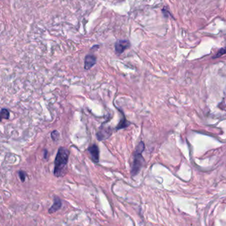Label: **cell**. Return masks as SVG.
<instances>
[{"label":"cell","mask_w":226,"mask_h":226,"mask_svg":"<svg viewBox=\"0 0 226 226\" xmlns=\"http://www.w3.org/2000/svg\"><path fill=\"white\" fill-rule=\"evenodd\" d=\"M69 155L70 152L67 148L60 147L59 149L55 160V168L53 171L56 177H62L65 174Z\"/></svg>","instance_id":"1"},{"label":"cell","mask_w":226,"mask_h":226,"mask_svg":"<svg viewBox=\"0 0 226 226\" xmlns=\"http://www.w3.org/2000/svg\"><path fill=\"white\" fill-rule=\"evenodd\" d=\"M144 149H145V144L143 141H141L133 153V162L131 172L132 176H136L143 166L144 159L142 156V153Z\"/></svg>","instance_id":"2"},{"label":"cell","mask_w":226,"mask_h":226,"mask_svg":"<svg viewBox=\"0 0 226 226\" xmlns=\"http://www.w3.org/2000/svg\"><path fill=\"white\" fill-rule=\"evenodd\" d=\"M88 151L89 152V154L90 155V158L92 160V161L95 163H99L100 161V150L98 145L96 144H93V145H90Z\"/></svg>","instance_id":"3"},{"label":"cell","mask_w":226,"mask_h":226,"mask_svg":"<svg viewBox=\"0 0 226 226\" xmlns=\"http://www.w3.org/2000/svg\"><path fill=\"white\" fill-rule=\"evenodd\" d=\"M130 47V43L128 40H117L116 44H115V48H116V52L118 55L121 54L124 52L126 49Z\"/></svg>","instance_id":"4"},{"label":"cell","mask_w":226,"mask_h":226,"mask_svg":"<svg viewBox=\"0 0 226 226\" xmlns=\"http://www.w3.org/2000/svg\"><path fill=\"white\" fill-rule=\"evenodd\" d=\"M53 201H54V203H53L52 206L48 209V213H55L58 210H59V209L62 207V205H63L60 198L58 196H55Z\"/></svg>","instance_id":"5"},{"label":"cell","mask_w":226,"mask_h":226,"mask_svg":"<svg viewBox=\"0 0 226 226\" xmlns=\"http://www.w3.org/2000/svg\"><path fill=\"white\" fill-rule=\"evenodd\" d=\"M96 63V58L95 56L88 55L85 57L84 60V68L86 70H89Z\"/></svg>","instance_id":"6"},{"label":"cell","mask_w":226,"mask_h":226,"mask_svg":"<svg viewBox=\"0 0 226 226\" xmlns=\"http://www.w3.org/2000/svg\"><path fill=\"white\" fill-rule=\"evenodd\" d=\"M129 124H130V123L126 120L125 117L124 116V114H123V118H121L120 121L119 122L118 125L116 127V129L118 131V130H120V129H125V128H126V127H128L129 125Z\"/></svg>","instance_id":"7"},{"label":"cell","mask_w":226,"mask_h":226,"mask_svg":"<svg viewBox=\"0 0 226 226\" xmlns=\"http://www.w3.org/2000/svg\"><path fill=\"white\" fill-rule=\"evenodd\" d=\"M10 112L9 110L6 108H2L1 109V118L0 120L1 121L3 119H6V120H9L10 118Z\"/></svg>","instance_id":"8"},{"label":"cell","mask_w":226,"mask_h":226,"mask_svg":"<svg viewBox=\"0 0 226 226\" xmlns=\"http://www.w3.org/2000/svg\"><path fill=\"white\" fill-rule=\"evenodd\" d=\"M225 54H226V47H224L222 48H221L220 50L217 52V54L214 56L213 57V59L219 58V57H220L221 56H223Z\"/></svg>","instance_id":"9"},{"label":"cell","mask_w":226,"mask_h":226,"mask_svg":"<svg viewBox=\"0 0 226 226\" xmlns=\"http://www.w3.org/2000/svg\"><path fill=\"white\" fill-rule=\"evenodd\" d=\"M51 137L53 141H57L58 140V139L59 138V133L56 130L53 131L51 133Z\"/></svg>","instance_id":"10"},{"label":"cell","mask_w":226,"mask_h":226,"mask_svg":"<svg viewBox=\"0 0 226 226\" xmlns=\"http://www.w3.org/2000/svg\"><path fill=\"white\" fill-rule=\"evenodd\" d=\"M19 178H20L21 180L23 182H24L25 180L26 176H27L26 172L23 171V170H19Z\"/></svg>","instance_id":"11"},{"label":"cell","mask_w":226,"mask_h":226,"mask_svg":"<svg viewBox=\"0 0 226 226\" xmlns=\"http://www.w3.org/2000/svg\"><path fill=\"white\" fill-rule=\"evenodd\" d=\"M43 157L45 159H47L48 157V151L47 149H44L43 152Z\"/></svg>","instance_id":"12"}]
</instances>
